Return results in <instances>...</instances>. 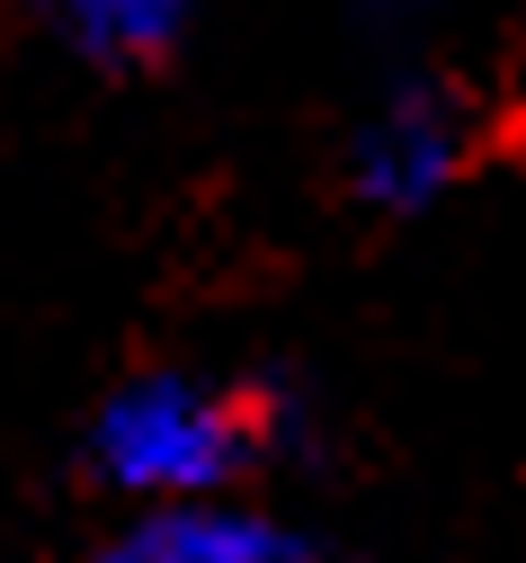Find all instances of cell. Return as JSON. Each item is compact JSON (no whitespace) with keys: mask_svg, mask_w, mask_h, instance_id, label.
<instances>
[{"mask_svg":"<svg viewBox=\"0 0 526 563\" xmlns=\"http://www.w3.org/2000/svg\"><path fill=\"white\" fill-rule=\"evenodd\" d=\"M268 448V402L259 394H197V385H134L99 420V474L134 492H197L233 483Z\"/></svg>","mask_w":526,"mask_h":563,"instance_id":"6da1fadb","label":"cell"},{"mask_svg":"<svg viewBox=\"0 0 526 563\" xmlns=\"http://www.w3.org/2000/svg\"><path fill=\"white\" fill-rule=\"evenodd\" d=\"M188 10L197 0H19L27 27H45L63 54H81L108 81L170 73V54L188 36Z\"/></svg>","mask_w":526,"mask_h":563,"instance_id":"7a4b0ae2","label":"cell"},{"mask_svg":"<svg viewBox=\"0 0 526 563\" xmlns=\"http://www.w3.org/2000/svg\"><path fill=\"white\" fill-rule=\"evenodd\" d=\"M482 162H526V54L508 63L500 99L482 108Z\"/></svg>","mask_w":526,"mask_h":563,"instance_id":"3957f363","label":"cell"}]
</instances>
